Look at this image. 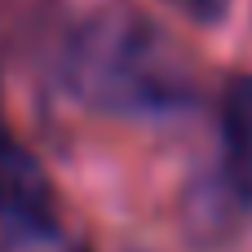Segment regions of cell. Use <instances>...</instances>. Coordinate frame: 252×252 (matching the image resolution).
I'll list each match as a JSON object with an SVG mask.
<instances>
[{
  "label": "cell",
  "instance_id": "4",
  "mask_svg": "<svg viewBox=\"0 0 252 252\" xmlns=\"http://www.w3.org/2000/svg\"><path fill=\"white\" fill-rule=\"evenodd\" d=\"M173 13H182L190 27H204V31H213V27H221L226 18H230V9H235V0H164Z\"/></svg>",
  "mask_w": 252,
  "mask_h": 252
},
{
  "label": "cell",
  "instance_id": "1",
  "mask_svg": "<svg viewBox=\"0 0 252 252\" xmlns=\"http://www.w3.org/2000/svg\"><path fill=\"white\" fill-rule=\"evenodd\" d=\"M58 84L84 111L124 120H168L195 102V80L168 35L124 9L93 13L66 35Z\"/></svg>",
  "mask_w": 252,
  "mask_h": 252
},
{
  "label": "cell",
  "instance_id": "3",
  "mask_svg": "<svg viewBox=\"0 0 252 252\" xmlns=\"http://www.w3.org/2000/svg\"><path fill=\"white\" fill-rule=\"evenodd\" d=\"M217 137H221V186L235 204L252 208V75H235L221 89Z\"/></svg>",
  "mask_w": 252,
  "mask_h": 252
},
{
  "label": "cell",
  "instance_id": "2",
  "mask_svg": "<svg viewBox=\"0 0 252 252\" xmlns=\"http://www.w3.org/2000/svg\"><path fill=\"white\" fill-rule=\"evenodd\" d=\"M0 252H84L62 221L49 173L13 142L0 151Z\"/></svg>",
  "mask_w": 252,
  "mask_h": 252
},
{
  "label": "cell",
  "instance_id": "5",
  "mask_svg": "<svg viewBox=\"0 0 252 252\" xmlns=\"http://www.w3.org/2000/svg\"><path fill=\"white\" fill-rule=\"evenodd\" d=\"M0 151H4V120H0Z\"/></svg>",
  "mask_w": 252,
  "mask_h": 252
}]
</instances>
